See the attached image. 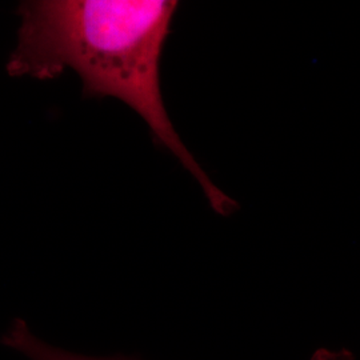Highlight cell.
<instances>
[{"instance_id":"cell-2","label":"cell","mask_w":360,"mask_h":360,"mask_svg":"<svg viewBox=\"0 0 360 360\" xmlns=\"http://www.w3.org/2000/svg\"><path fill=\"white\" fill-rule=\"evenodd\" d=\"M1 342L7 347L23 352L31 360H136L124 356L92 358L72 354L60 348L52 347L50 345L41 342L35 335L31 334L28 326L20 319L13 322L8 333L3 336Z\"/></svg>"},{"instance_id":"cell-1","label":"cell","mask_w":360,"mask_h":360,"mask_svg":"<svg viewBox=\"0 0 360 360\" xmlns=\"http://www.w3.org/2000/svg\"><path fill=\"white\" fill-rule=\"evenodd\" d=\"M179 3L172 0H41L20 7L22 23L7 71L50 80L75 71L87 98H115L148 126L220 215L236 202L221 193L180 139L168 115L160 65Z\"/></svg>"},{"instance_id":"cell-3","label":"cell","mask_w":360,"mask_h":360,"mask_svg":"<svg viewBox=\"0 0 360 360\" xmlns=\"http://www.w3.org/2000/svg\"><path fill=\"white\" fill-rule=\"evenodd\" d=\"M309 360H355V356L351 351L347 349H328V348H321L318 349Z\"/></svg>"}]
</instances>
